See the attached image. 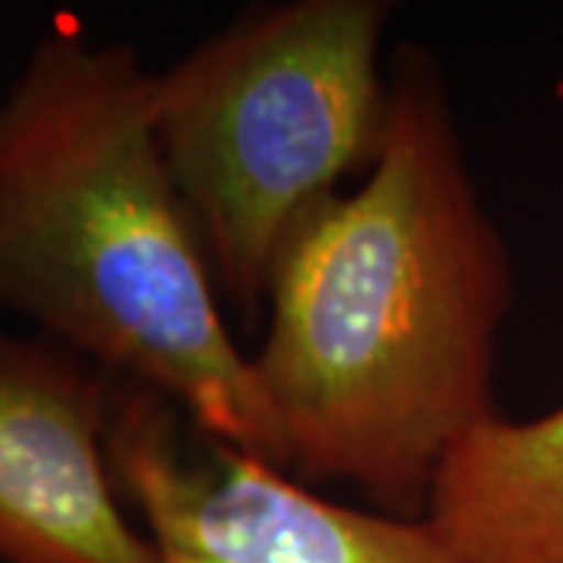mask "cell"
<instances>
[{
	"label": "cell",
	"mask_w": 563,
	"mask_h": 563,
	"mask_svg": "<svg viewBox=\"0 0 563 563\" xmlns=\"http://www.w3.org/2000/svg\"><path fill=\"white\" fill-rule=\"evenodd\" d=\"M383 151L282 244L251 354L285 470L426 517L451 448L495 410L514 261L466 161L444 63L404 41L388 63Z\"/></svg>",
	"instance_id": "cell-1"
},
{
	"label": "cell",
	"mask_w": 563,
	"mask_h": 563,
	"mask_svg": "<svg viewBox=\"0 0 563 563\" xmlns=\"http://www.w3.org/2000/svg\"><path fill=\"white\" fill-rule=\"evenodd\" d=\"M0 310L285 470L157 139L154 69L57 22L0 95Z\"/></svg>",
	"instance_id": "cell-2"
},
{
	"label": "cell",
	"mask_w": 563,
	"mask_h": 563,
	"mask_svg": "<svg viewBox=\"0 0 563 563\" xmlns=\"http://www.w3.org/2000/svg\"><path fill=\"white\" fill-rule=\"evenodd\" d=\"M391 0L254 3L154 69L157 139L222 307L257 325L291 229L388 129Z\"/></svg>",
	"instance_id": "cell-3"
},
{
	"label": "cell",
	"mask_w": 563,
	"mask_h": 563,
	"mask_svg": "<svg viewBox=\"0 0 563 563\" xmlns=\"http://www.w3.org/2000/svg\"><path fill=\"white\" fill-rule=\"evenodd\" d=\"M103 444L157 563H461L426 517L332 501L120 376Z\"/></svg>",
	"instance_id": "cell-4"
},
{
	"label": "cell",
	"mask_w": 563,
	"mask_h": 563,
	"mask_svg": "<svg viewBox=\"0 0 563 563\" xmlns=\"http://www.w3.org/2000/svg\"><path fill=\"white\" fill-rule=\"evenodd\" d=\"M113 383L66 344L0 329L3 563H157L107 461Z\"/></svg>",
	"instance_id": "cell-5"
},
{
	"label": "cell",
	"mask_w": 563,
	"mask_h": 563,
	"mask_svg": "<svg viewBox=\"0 0 563 563\" xmlns=\"http://www.w3.org/2000/svg\"><path fill=\"white\" fill-rule=\"evenodd\" d=\"M426 520L461 563H563V404L476 426L439 466Z\"/></svg>",
	"instance_id": "cell-6"
}]
</instances>
